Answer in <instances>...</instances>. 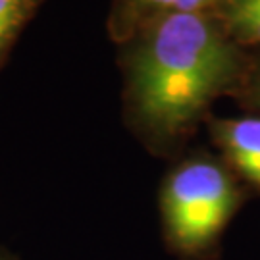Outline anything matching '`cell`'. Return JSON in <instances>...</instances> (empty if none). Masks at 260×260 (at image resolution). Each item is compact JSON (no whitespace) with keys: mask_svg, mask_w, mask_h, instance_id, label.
I'll use <instances>...</instances> for the list:
<instances>
[{"mask_svg":"<svg viewBox=\"0 0 260 260\" xmlns=\"http://www.w3.org/2000/svg\"><path fill=\"white\" fill-rule=\"evenodd\" d=\"M228 0H121V23L131 31L170 14H208L223 8Z\"/></svg>","mask_w":260,"mask_h":260,"instance_id":"277c9868","label":"cell"},{"mask_svg":"<svg viewBox=\"0 0 260 260\" xmlns=\"http://www.w3.org/2000/svg\"><path fill=\"white\" fill-rule=\"evenodd\" d=\"M222 16L230 37L260 45V0H228Z\"/></svg>","mask_w":260,"mask_h":260,"instance_id":"5b68a950","label":"cell"},{"mask_svg":"<svg viewBox=\"0 0 260 260\" xmlns=\"http://www.w3.org/2000/svg\"><path fill=\"white\" fill-rule=\"evenodd\" d=\"M37 2L39 0H0V60L33 14Z\"/></svg>","mask_w":260,"mask_h":260,"instance_id":"8992f818","label":"cell"},{"mask_svg":"<svg viewBox=\"0 0 260 260\" xmlns=\"http://www.w3.org/2000/svg\"><path fill=\"white\" fill-rule=\"evenodd\" d=\"M254 101H256V104L260 106V77H258V81H256V85H254Z\"/></svg>","mask_w":260,"mask_h":260,"instance_id":"ba28073f","label":"cell"},{"mask_svg":"<svg viewBox=\"0 0 260 260\" xmlns=\"http://www.w3.org/2000/svg\"><path fill=\"white\" fill-rule=\"evenodd\" d=\"M212 131L232 166L260 189V118L216 121Z\"/></svg>","mask_w":260,"mask_h":260,"instance_id":"3957f363","label":"cell"},{"mask_svg":"<svg viewBox=\"0 0 260 260\" xmlns=\"http://www.w3.org/2000/svg\"><path fill=\"white\" fill-rule=\"evenodd\" d=\"M241 203V191L210 156L179 162L160 189V220L168 249L179 258H205Z\"/></svg>","mask_w":260,"mask_h":260,"instance_id":"7a4b0ae2","label":"cell"},{"mask_svg":"<svg viewBox=\"0 0 260 260\" xmlns=\"http://www.w3.org/2000/svg\"><path fill=\"white\" fill-rule=\"evenodd\" d=\"M239 74L237 47L210 14L162 16L143 27L127 62L131 121L150 145L170 147Z\"/></svg>","mask_w":260,"mask_h":260,"instance_id":"6da1fadb","label":"cell"},{"mask_svg":"<svg viewBox=\"0 0 260 260\" xmlns=\"http://www.w3.org/2000/svg\"><path fill=\"white\" fill-rule=\"evenodd\" d=\"M0 260H23V258H19L14 252H10L8 249H2L0 247Z\"/></svg>","mask_w":260,"mask_h":260,"instance_id":"52a82bcc","label":"cell"}]
</instances>
